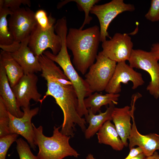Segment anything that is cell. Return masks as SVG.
Instances as JSON below:
<instances>
[{
    "label": "cell",
    "mask_w": 159,
    "mask_h": 159,
    "mask_svg": "<svg viewBox=\"0 0 159 159\" xmlns=\"http://www.w3.org/2000/svg\"><path fill=\"white\" fill-rule=\"evenodd\" d=\"M38 59L42 69L41 76L46 80L47 87L45 94L40 102L42 103L48 96L54 98L63 113L62 133L73 137L77 125L85 132L86 122L77 112L78 100L72 83L54 61L43 54L39 55Z\"/></svg>",
    "instance_id": "1"
},
{
    "label": "cell",
    "mask_w": 159,
    "mask_h": 159,
    "mask_svg": "<svg viewBox=\"0 0 159 159\" xmlns=\"http://www.w3.org/2000/svg\"><path fill=\"white\" fill-rule=\"evenodd\" d=\"M100 42V28L97 25L84 29H69L66 37L67 47L72 52L75 68L82 75L94 63Z\"/></svg>",
    "instance_id": "2"
},
{
    "label": "cell",
    "mask_w": 159,
    "mask_h": 159,
    "mask_svg": "<svg viewBox=\"0 0 159 159\" xmlns=\"http://www.w3.org/2000/svg\"><path fill=\"white\" fill-rule=\"evenodd\" d=\"M32 124L34 144L39 149L37 156L39 159H63L69 156L77 158L80 155L69 144L71 137L59 131L61 127L54 126L52 135L48 137L43 134L42 125L36 127Z\"/></svg>",
    "instance_id": "3"
},
{
    "label": "cell",
    "mask_w": 159,
    "mask_h": 159,
    "mask_svg": "<svg viewBox=\"0 0 159 159\" xmlns=\"http://www.w3.org/2000/svg\"><path fill=\"white\" fill-rule=\"evenodd\" d=\"M66 46L64 45L57 54L55 55L48 51L46 52L45 55L60 66L72 83L78 100L77 112L80 117H82L84 115L85 117L88 115V112L85 105L84 100L92 92L85 80L79 74L72 64Z\"/></svg>",
    "instance_id": "4"
},
{
    "label": "cell",
    "mask_w": 159,
    "mask_h": 159,
    "mask_svg": "<svg viewBox=\"0 0 159 159\" xmlns=\"http://www.w3.org/2000/svg\"><path fill=\"white\" fill-rule=\"evenodd\" d=\"M96 61L89 68L85 79L92 92L105 90L114 73L117 62L99 52Z\"/></svg>",
    "instance_id": "5"
},
{
    "label": "cell",
    "mask_w": 159,
    "mask_h": 159,
    "mask_svg": "<svg viewBox=\"0 0 159 159\" xmlns=\"http://www.w3.org/2000/svg\"><path fill=\"white\" fill-rule=\"evenodd\" d=\"M133 68L141 69L148 72L151 81L146 89L156 99L159 97V63L150 52L133 49L128 60Z\"/></svg>",
    "instance_id": "6"
},
{
    "label": "cell",
    "mask_w": 159,
    "mask_h": 159,
    "mask_svg": "<svg viewBox=\"0 0 159 159\" xmlns=\"http://www.w3.org/2000/svg\"><path fill=\"white\" fill-rule=\"evenodd\" d=\"M135 9L133 4L125 3L123 0H112L104 4L94 5L90 13L95 15L98 19L100 42L106 40L107 37L111 38L108 32V28L111 22L117 15L125 11H134Z\"/></svg>",
    "instance_id": "7"
},
{
    "label": "cell",
    "mask_w": 159,
    "mask_h": 159,
    "mask_svg": "<svg viewBox=\"0 0 159 159\" xmlns=\"http://www.w3.org/2000/svg\"><path fill=\"white\" fill-rule=\"evenodd\" d=\"M52 24L47 29H43L37 24L31 33L28 46L34 54L39 57L48 48L56 55L60 51L62 46L60 37L55 33L54 25Z\"/></svg>",
    "instance_id": "8"
},
{
    "label": "cell",
    "mask_w": 159,
    "mask_h": 159,
    "mask_svg": "<svg viewBox=\"0 0 159 159\" xmlns=\"http://www.w3.org/2000/svg\"><path fill=\"white\" fill-rule=\"evenodd\" d=\"M35 13L26 7L13 11L8 21L9 30L14 42L20 43L30 36L37 24Z\"/></svg>",
    "instance_id": "9"
},
{
    "label": "cell",
    "mask_w": 159,
    "mask_h": 159,
    "mask_svg": "<svg viewBox=\"0 0 159 159\" xmlns=\"http://www.w3.org/2000/svg\"><path fill=\"white\" fill-rule=\"evenodd\" d=\"M102 53L117 63L128 61L133 49L131 37L126 33H117L110 40L102 42Z\"/></svg>",
    "instance_id": "10"
},
{
    "label": "cell",
    "mask_w": 159,
    "mask_h": 159,
    "mask_svg": "<svg viewBox=\"0 0 159 159\" xmlns=\"http://www.w3.org/2000/svg\"><path fill=\"white\" fill-rule=\"evenodd\" d=\"M113 75L106 87L107 93L117 94L121 90V84L132 82V89L135 90L144 84V81L142 74L135 71L125 62L117 63Z\"/></svg>",
    "instance_id": "11"
},
{
    "label": "cell",
    "mask_w": 159,
    "mask_h": 159,
    "mask_svg": "<svg viewBox=\"0 0 159 159\" xmlns=\"http://www.w3.org/2000/svg\"><path fill=\"white\" fill-rule=\"evenodd\" d=\"M24 112L23 116L17 117L11 115L9 112V129L10 134L20 135L25 139L30 147L35 150L34 131L31 120L39 111V107L31 109L30 107L22 108Z\"/></svg>",
    "instance_id": "12"
},
{
    "label": "cell",
    "mask_w": 159,
    "mask_h": 159,
    "mask_svg": "<svg viewBox=\"0 0 159 159\" xmlns=\"http://www.w3.org/2000/svg\"><path fill=\"white\" fill-rule=\"evenodd\" d=\"M37 76L34 74H24L12 90L16 98L19 106L22 108L30 107L31 99L40 101L42 95L37 90Z\"/></svg>",
    "instance_id": "13"
},
{
    "label": "cell",
    "mask_w": 159,
    "mask_h": 159,
    "mask_svg": "<svg viewBox=\"0 0 159 159\" xmlns=\"http://www.w3.org/2000/svg\"><path fill=\"white\" fill-rule=\"evenodd\" d=\"M132 118V124L128 139L130 150L135 146H138L142 149L146 157L152 155L157 150H159V135L155 133L141 134L137 130L134 114Z\"/></svg>",
    "instance_id": "14"
},
{
    "label": "cell",
    "mask_w": 159,
    "mask_h": 159,
    "mask_svg": "<svg viewBox=\"0 0 159 159\" xmlns=\"http://www.w3.org/2000/svg\"><path fill=\"white\" fill-rule=\"evenodd\" d=\"M29 37L21 42L20 47L17 51L9 53L21 67L24 74L42 71L38 57L34 54L28 46Z\"/></svg>",
    "instance_id": "15"
},
{
    "label": "cell",
    "mask_w": 159,
    "mask_h": 159,
    "mask_svg": "<svg viewBox=\"0 0 159 159\" xmlns=\"http://www.w3.org/2000/svg\"><path fill=\"white\" fill-rule=\"evenodd\" d=\"M134 107L131 110L128 106L114 109L112 115L117 131L125 146L128 145V140L132 129L131 118L134 114Z\"/></svg>",
    "instance_id": "16"
},
{
    "label": "cell",
    "mask_w": 159,
    "mask_h": 159,
    "mask_svg": "<svg viewBox=\"0 0 159 159\" xmlns=\"http://www.w3.org/2000/svg\"><path fill=\"white\" fill-rule=\"evenodd\" d=\"M0 96L2 98L8 111L17 117L24 114L19 106L16 98L11 87L4 67L0 61Z\"/></svg>",
    "instance_id": "17"
},
{
    "label": "cell",
    "mask_w": 159,
    "mask_h": 159,
    "mask_svg": "<svg viewBox=\"0 0 159 159\" xmlns=\"http://www.w3.org/2000/svg\"><path fill=\"white\" fill-rule=\"evenodd\" d=\"M115 105L113 103L110 104L105 112L100 111L97 115L94 114L90 110H88V115L85 117L86 122L89 124L85 132L86 139L93 137L106 121L112 120V115L115 107Z\"/></svg>",
    "instance_id": "18"
},
{
    "label": "cell",
    "mask_w": 159,
    "mask_h": 159,
    "mask_svg": "<svg viewBox=\"0 0 159 159\" xmlns=\"http://www.w3.org/2000/svg\"><path fill=\"white\" fill-rule=\"evenodd\" d=\"M106 121L97 133L98 142L110 146L116 151L122 150L124 145L119 135L115 126L110 122Z\"/></svg>",
    "instance_id": "19"
},
{
    "label": "cell",
    "mask_w": 159,
    "mask_h": 159,
    "mask_svg": "<svg viewBox=\"0 0 159 159\" xmlns=\"http://www.w3.org/2000/svg\"><path fill=\"white\" fill-rule=\"evenodd\" d=\"M0 61L3 64L11 88L15 86L24 75L23 70L9 53L1 50Z\"/></svg>",
    "instance_id": "20"
},
{
    "label": "cell",
    "mask_w": 159,
    "mask_h": 159,
    "mask_svg": "<svg viewBox=\"0 0 159 159\" xmlns=\"http://www.w3.org/2000/svg\"><path fill=\"white\" fill-rule=\"evenodd\" d=\"M120 96L119 94L107 93L103 95L96 92L85 98L84 102L86 108L96 114L97 112L100 111L101 107L103 106L109 105L112 103L117 105Z\"/></svg>",
    "instance_id": "21"
},
{
    "label": "cell",
    "mask_w": 159,
    "mask_h": 159,
    "mask_svg": "<svg viewBox=\"0 0 159 159\" xmlns=\"http://www.w3.org/2000/svg\"><path fill=\"white\" fill-rule=\"evenodd\" d=\"M13 13L9 9L0 6V45L8 46L13 44L14 38L10 33L7 17Z\"/></svg>",
    "instance_id": "22"
},
{
    "label": "cell",
    "mask_w": 159,
    "mask_h": 159,
    "mask_svg": "<svg viewBox=\"0 0 159 159\" xmlns=\"http://www.w3.org/2000/svg\"><path fill=\"white\" fill-rule=\"evenodd\" d=\"M99 0H65L59 2L57 6V8L59 9L66 4L70 2L76 3L84 11L85 18L82 26L79 28L82 29L86 24H89L92 19V17L89 16V13L92 7L98 3Z\"/></svg>",
    "instance_id": "23"
},
{
    "label": "cell",
    "mask_w": 159,
    "mask_h": 159,
    "mask_svg": "<svg viewBox=\"0 0 159 159\" xmlns=\"http://www.w3.org/2000/svg\"><path fill=\"white\" fill-rule=\"evenodd\" d=\"M8 111L2 98L0 96V138L9 134Z\"/></svg>",
    "instance_id": "24"
},
{
    "label": "cell",
    "mask_w": 159,
    "mask_h": 159,
    "mask_svg": "<svg viewBox=\"0 0 159 159\" xmlns=\"http://www.w3.org/2000/svg\"><path fill=\"white\" fill-rule=\"evenodd\" d=\"M16 150L20 159H39L31 151L28 144L21 138L16 141Z\"/></svg>",
    "instance_id": "25"
},
{
    "label": "cell",
    "mask_w": 159,
    "mask_h": 159,
    "mask_svg": "<svg viewBox=\"0 0 159 159\" xmlns=\"http://www.w3.org/2000/svg\"><path fill=\"white\" fill-rule=\"evenodd\" d=\"M35 16L37 24L43 29L48 28L53 23H56V19L50 13L47 16L45 11L40 9L37 11L35 13Z\"/></svg>",
    "instance_id": "26"
},
{
    "label": "cell",
    "mask_w": 159,
    "mask_h": 159,
    "mask_svg": "<svg viewBox=\"0 0 159 159\" xmlns=\"http://www.w3.org/2000/svg\"><path fill=\"white\" fill-rule=\"evenodd\" d=\"M19 135L16 134H10L0 138V159H6L9 148L16 141Z\"/></svg>",
    "instance_id": "27"
},
{
    "label": "cell",
    "mask_w": 159,
    "mask_h": 159,
    "mask_svg": "<svg viewBox=\"0 0 159 159\" xmlns=\"http://www.w3.org/2000/svg\"><path fill=\"white\" fill-rule=\"evenodd\" d=\"M31 6L29 0H0V6L9 9L12 11L20 8L21 4Z\"/></svg>",
    "instance_id": "28"
},
{
    "label": "cell",
    "mask_w": 159,
    "mask_h": 159,
    "mask_svg": "<svg viewBox=\"0 0 159 159\" xmlns=\"http://www.w3.org/2000/svg\"><path fill=\"white\" fill-rule=\"evenodd\" d=\"M145 17L151 22L159 21V0L151 1L150 7Z\"/></svg>",
    "instance_id": "29"
},
{
    "label": "cell",
    "mask_w": 159,
    "mask_h": 159,
    "mask_svg": "<svg viewBox=\"0 0 159 159\" xmlns=\"http://www.w3.org/2000/svg\"><path fill=\"white\" fill-rule=\"evenodd\" d=\"M21 43L14 42L13 43L8 46L0 45L2 50L8 53H12L17 51L20 47Z\"/></svg>",
    "instance_id": "30"
},
{
    "label": "cell",
    "mask_w": 159,
    "mask_h": 159,
    "mask_svg": "<svg viewBox=\"0 0 159 159\" xmlns=\"http://www.w3.org/2000/svg\"><path fill=\"white\" fill-rule=\"evenodd\" d=\"M142 153H143V150L140 147H138L136 148H133L130 150L129 154L124 159H131L133 157Z\"/></svg>",
    "instance_id": "31"
},
{
    "label": "cell",
    "mask_w": 159,
    "mask_h": 159,
    "mask_svg": "<svg viewBox=\"0 0 159 159\" xmlns=\"http://www.w3.org/2000/svg\"><path fill=\"white\" fill-rule=\"evenodd\" d=\"M153 56L158 61L159 60V43L152 44L150 51Z\"/></svg>",
    "instance_id": "32"
},
{
    "label": "cell",
    "mask_w": 159,
    "mask_h": 159,
    "mask_svg": "<svg viewBox=\"0 0 159 159\" xmlns=\"http://www.w3.org/2000/svg\"><path fill=\"white\" fill-rule=\"evenodd\" d=\"M144 159H159V154L157 151H155L153 155L145 157Z\"/></svg>",
    "instance_id": "33"
},
{
    "label": "cell",
    "mask_w": 159,
    "mask_h": 159,
    "mask_svg": "<svg viewBox=\"0 0 159 159\" xmlns=\"http://www.w3.org/2000/svg\"><path fill=\"white\" fill-rule=\"evenodd\" d=\"M145 156L143 153L139 154L131 159H144Z\"/></svg>",
    "instance_id": "34"
},
{
    "label": "cell",
    "mask_w": 159,
    "mask_h": 159,
    "mask_svg": "<svg viewBox=\"0 0 159 159\" xmlns=\"http://www.w3.org/2000/svg\"><path fill=\"white\" fill-rule=\"evenodd\" d=\"M86 159H95L93 155L91 154H89L86 158Z\"/></svg>",
    "instance_id": "35"
}]
</instances>
